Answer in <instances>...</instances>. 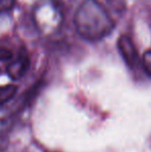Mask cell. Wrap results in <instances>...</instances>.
Returning a JSON list of instances; mask_svg holds the SVG:
<instances>
[{"label":"cell","mask_w":151,"mask_h":152,"mask_svg":"<svg viewBox=\"0 0 151 152\" xmlns=\"http://www.w3.org/2000/svg\"><path fill=\"white\" fill-rule=\"evenodd\" d=\"M117 48L123 61L131 69H136L141 64L139 53L133 39L127 34H122L117 40Z\"/></svg>","instance_id":"3"},{"label":"cell","mask_w":151,"mask_h":152,"mask_svg":"<svg viewBox=\"0 0 151 152\" xmlns=\"http://www.w3.org/2000/svg\"><path fill=\"white\" fill-rule=\"evenodd\" d=\"M59 1H65V2H71V1H73V0H59Z\"/></svg>","instance_id":"11"},{"label":"cell","mask_w":151,"mask_h":152,"mask_svg":"<svg viewBox=\"0 0 151 152\" xmlns=\"http://www.w3.org/2000/svg\"><path fill=\"white\" fill-rule=\"evenodd\" d=\"M74 25L84 39L97 42L112 33L115 21L101 1L83 0L75 12Z\"/></svg>","instance_id":"1"},{"label":"cell","mask_w":151,"mask_h":152,"mask_svg":"<svg viewBox=\"0 0 151 152\" xmlns=\"http://www.w3.org/2000/svg\"><path fill=\"white\" fill-rule=\"evenodd\" d=\"M8 146V140L6 139L5 136L2 134V132H0V152L4 151Z\"/></svg>","instance_id":"10"},{"label":"cell","mask_w":151,"mask_h":152,"mask_svg":"<svg viewBox=\"0 0 151 152\" xmlns=\"http://www.w3.org/2000/svg\"><path fill=\"white\" fill-rule=\"evenodd\" d=\"M141 64L143 66L145 72L151 78V49L144 52L141 59Z\"/></svg>","instance_id":"7"},{"label":"cell","mask_w":151,"mask_h":152,"mask_svg":"<svg viewBox=\"0 0 151 152\" xmlns=\"http://www.w3.org/2000/svg\"><path fill=\"white\" fill-rule=\"evenodd\" d=\"M18 87L14 84L0 86V104H4L15 97Z\"/></svg>","instance_id":"5"},{"label":"cell","mask_w":151,"mask_h":152,"mask_svg":"<svg viewBox=\"0 0 151 152\" xmlns=\"http://www.w3.org/2000/svg\"><path fill=\"white\" fill-rule=\"evenodd\" d=\"M14 57L15 55L10 49L0 45V61H10Z\"/></svg>","instance_id":"8"},{"label":"cell","mask_w":151,"mask_h":152,"mask_svg":"<svg viewBox=\"0 0 151 152\" xmlns=\"http://www.w3.org/2000/svg\"><path fill=\"white\" fill-rule=\"evenodd\" d=\"M32 19L40 32L53 34L63 23L61 2L59 0H40L33 10Z\"/></svg>","instance_id":"2"},{"label":"cell","mask_w":151,"mask_h":152,"mask_svg":"<svg viewBox=\"0 0 151 152\" xmlns=\"http://www.w3.org/2000/svg\"><path fill=\"white\" fill-rule=\"evenodd\" d=\"M30 68V57L27 51L22 48L18 52V54L9 61L6 72L12 80H20L26 75V72Z\"/></svg>","instance_id":"4"},{"label":"cell","mask_w":151,"mask_h":152,"mask_svg":"<svg viewBox=\"0 0 151 152\" xmlns=\"http://www.w3.org/2000/svg\"><path fill=\"white\" fill-rule=\"evenodd\" d=\"M16 4V0H0V10H9Z\"/></svg>","instance_id":"9"},{"label":"cell","mask_w":151,"mask_h":152,"mask_svg":"<svg viewBox=\"0 0 151 152\" xmlns=\"http://www.w3.org/2000/svg\"><path fill=\"white\" fill-rule=\"evenodd\" d=\"M108 5L118 14H122L126 10L127 2L126 0H106Z\"/></svg>","instance_id":"6"}]
</instances>
